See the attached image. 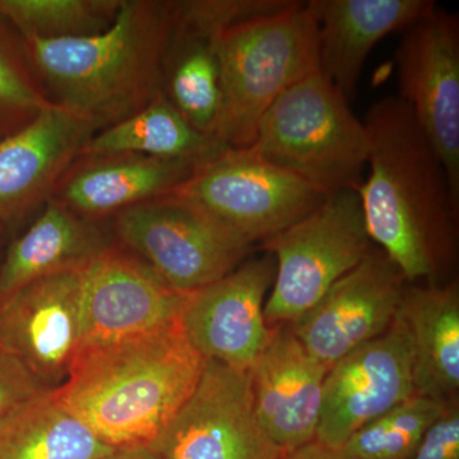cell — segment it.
I'll return each instance as SVG.
<instances>
[{
	"instance_id": "obj_2",
	"label": "cell",
	"mask_w": 459,
	"mask_h": 459,
	"mask_svg": "<svg viewBox=\"0 0 459 459\" xmlns=\"http://www.w3.org/2000/svg\"><path fill=\"white\" fill-rule=\"evenodd\" d=\"M204 365L178 320L83 347L54 394L114 449L150 446L193 394Z\"/></svg>"
},
{
	"instance_id": "obj_19",
	"label": "cell",
	"mask_w": 459,
	"mask_h": 459,
	"mask_svg": "<svg viewBox=\"0 0 459 459\" xmlns=\"http://www.w3.org/2000/svg\"><path fill=\"white\" fill-rule=\"evenodd\" d=\"M320 74L355 99L371 51L391 33L404 31L433 7L430 0H310Z\"/></svg>"
},
{
	"instance_id": "obj_12",
	"label": "cell",
	"mask_w": 459,
	"mask_h": 459,
	"mask_svg": "<svg viewBox=\"0 0 459 459\" xmlns=\"http://www.w3.org/2000/svg\"><path fill=\"white\" fill-rule=\"evenodd\" d=\"M82 271L41 277L0 301V347L47 391L65 385L82 349Z\"/></svg>"
},
{
	"instance_id": "obj_24",
	"label": "cell",
	"mask_w": 459,
	"mask_h": 459,
	"mask_svg": "<svg viewBox=\"0 0 459 459\" xmlns=\"http://www.w3.org/2000/svg\"><path fill=\"white\" fill-rule=\"evenodd\" d=\"M228 148L198 131L160 95L131 117L96 132L80 156L135 155L204 164Z\"/></svg>"
},
{
	"instance_id": "obj_13",
	"label": "cell",
	"mask_w": 459,
	"mask_h": 459,
	"mask_svg": "<svg viewBox=\"0 0 459 459\" xmlns=\"http://www.w3.org/2000/svg\"><path fill=\"white\" fill-rule=\"evenodd\" d=\"M415 394L409 333L398 312L382 336L329 368L316 440L342 448L368 422Z\"/></svg>"
},
{
	"instance_id": "obj_27",
	"label": "cell",
	"mask_w": 459,
	"mask_h": 459,
	"mask_svg": "<svg viewBox=\"0 0 459 459\" xmlns=\"http://www.w3.org/2000/svg\"><path fill=\"white\" fill-rule=\"evenodd\" d=\"M51 105L33 71L26 45L17 48L0 32V111L27 123Z\"/></svg>"
},
{
	"instance_id": "obj_15",
	"label": "cell",
	"mask_w": 459,
	"mask_h": 459,
	"mask_svg": "<svg viewBox=\"0 0 459 459\" xmlns=\"http://www.w3.org/2000/svg\"><path fill=\"white\" fill-rule=\"evenodd\" d=\"M274 277L276 259L264 252L186 296L180 325L205 360L243 370L255 364L273 333L264 304Z\"/></svg>"
},
{
	"instance_id": "obj_18",
	"label": "cell",
	"mask_w": 459,
	"mask_h": 459,
	"mask_svg": "<svg viewBox=\"0 0 459 459\" xmlns=\"http://www.w3.org/2000/svg\"><path fill=\"white\" fill-rule=\"evenodd\" d=\"M327 371L290 325L273 327L270 342L247 370L256 419L283 452L316 440Z\"/></svg>"
},
{
	"instance_id": "obj_7",
	"label": "cell",
	"mask_w": 459,
	"mask_h": 459,
	"mask_svg": "<svg viewBox=\"0 0 459 459\" xmlns=\"http://www.w3.org/2000/svg\"><path fill=\"white\" fill-rule=\"evenodd\" d=\"M169 195L195 204L252 247L312 212L328 195L252 147L225 148Z\"/></svg>"
},
{
	"instance_id": "obj_8",
	"label": "cell",
	"mask_w": 459,
	"mask_h": 459,
	"mask_svg": "<svg viewBox=\"0 0 459 459\" xmlns=\"http://www.w3.org/2000/svg\"><path fill=\"white\" fill-rule=\"evenodd\" d=\"M110 230L117 246L183 295L222 279L253 249L195 204L174 195L115 214Z\"/></svg>"
},
{
	"instance_id": "obj_6",
	"label": "cell",
	"mask_w": 459,
	"mask_h": 459,
	"mask_svg": "<svg viewBox=\"0 0 459 459\" xmlns=\"http://www.w3.org/2000/svg\"><path fill=\"white\" fill-rule=\"evenodd\" d=\"M261 247L276 259V277L264 304L271 328L300 318L374 247L356 190L328 195Z\"/></svg>"
},
{
	"instance_id": "obj_21",
	"label": "cell",
	"mask_w": 459,
	"mask_h": 459,
	"mask_svg": "<svg viewBox=\"0 0 459 459\" xmlns=\"http://www.w3.org/2000/svg\"><path fill=\"white\" fill-rule=\"evenodd\" d=\"M114 244L105 222L83 219L50 198L8 247L0 264V301L32 281L84 267Z\"/></svg>"
},
{
	"instance_id": "obj_11",
	"label": "cell",
	"mask_w": 459,
	"mask_h": 459,
	"mask_svg": "<svg viewBox=\"0 0 459 459\" xmlns=\"http://www.w3.org/2000/svg\"><path fill=\"white\" fill-rule=\"evenodd\" d=\"M398 98L442 159L459 201V18L434 4L395 50Z\"/></svg>"
},
{
	"instance_id": "obj_29",
	"label": "cell",
	"mask_w": 459,
	"mask_h": 459,
	"mask_svg": "<svg viewBox=\"0 0 459 459\" xmlns=\"http://www.w3.org/2000/svg\"><path fill=\"white\" fill-rule=\"evenodd\" d=\"M410 459H459V406L449 404Z\"/></svg>"
},
{
	"instance_id": "obj_31",
	"label": "cell",
	"mask_w": 459,
	"mask_h": 459,
	"mask_svg": "<svg viewBox=\"0 0 459 459\" xmlns=\"http://www.w3.org/2000/svg\"><path fill=\"white\" fill-rule=\"evenodd\" d=\"M107 459H161L150 446H138V448L119 449Z\"/></svg>"
},
{
	"instance_id": "obj_9",
	"label": "cell",
	"mask_w": 459,
	"mask_h": 459,
	"mask_svg": "<svg viewBox=\"0 0 459 459\" xmlns=\"http://www.w3.org/2000/svg\"><path fill=\"white\" fill-rule=\"evenodd\" d=\"M161 459H281L253 406L247 370L205 360L193 394L151 444Z\"/></svg>"
},
{
	"instance_id": "obj_26",
	"label": "cell",
	"mask_w": 459,
	"mask_h": 459,
	"mask_svg": "<svg viewBox=\"0 0 459 459\" xmlns=\"http://www.w3.org/2000/svg\"><path fill=\"white\" fill-rule=\"evenodd\" d=\"M449 404L415 394L368 422L341 449L353 459H410Z\"/></svg>"
},
{
	"instance_id": "obj_30",
	"label": "cell",
	"mask_w": 459,
	"mask_h": 459,
	"mask_svg": "<svg viewBox=\"0 0 459 459\" xmlns=\"http://www.w3.org/2000/svg\"><path fill=\"white\" fill-rule=\"evenodd\" d=\"M281 459H353L341 448H332L325 444L314 442L285 453Z\"/></svg>"
},
{
	"instance_id": "obj_14",
	"label": "cell",
	"mask_w": 459,
	"mask_h": 459,
	"mask_svg": "<svg viewBox=\"0 0 459 459\" xmlns=\"http://www.w3.org/2000/svg\"><path fill=\"white\" fill-rule=\"evenodd\" d=\"M407 285L397 265L373 247L360 264L290 325L304 349L329 369L388 331Z\"/></svg>"
},
{
	"instance_id": "obj_10",
	"label": "cell",
	"mask_w": 459,
	"mask_h": 459,
	"mask_svg": "<svg viewBox=\"0 0 459 459\" xmlns=\"http://www.w3.org/2000/svg\"><path fill=\"white\" fill-rule=\"evenodd\" d=\"M287 0L172 2L162 95L198 131L216 137L221 108L220 39L229 26L283 7Z\"/></svg>"
},
{
	"instance_id": "obj_28",
	"label": "cell",
	"mask_w": 459,
	"mask_h": 459,
	"mask_svg": "<svg viewBox=\"0 0 459 459\" xmlns=\"http://www.w3.org/2000/svg\"><path fill=\"white\" fill-rule=\"evenodd\" d=\"M47 391L39 380L0 347V421L20 404Z\"/></svg>"
},
{
	"instance_id": "obj_17",
	"label": "cell",
	"mask_w": 459,
	"mask_h": 459,
	"mask_svg": "<svg viewBox=\"0 0 459 459\" xmlns=\"http://www.w3.org/2000/svg\"><path fill=\"white\" fill-rule=\"evenodd\" d=\"M98 128L51 105L0 141V221L42 207Z\"/></svg>"
},
{
	"instance_id": "obj_5",
	"label": "cell",
	"mask_w": 459,
	"mask_h": 459,
	"mask_svg": "<svg viewBox=\"0 0 459 459\" xmlns=\"http://www.w3.org/2000/svg\"><path fill=\"white\" fill-rule=\"evenodd\" d=\"M249 147L270 164L332 195L360 188L369 135L349 100L318 71L272 104Z\"/></svg>"
},
{
	"instance_id": "obj_3",
	"label": "cell",
	"mask_w": 459,
	"mask_h": 459,
	"mask_svg": "<svg viewBox=\"0 0 459 459\" xmlns=\"http://www.w3.org/2000/svg\"><path fill=\"white\" fill-rule=\"evenodd\" d=\"M171 23L172 2L122 0L114 22L98 35L22 40L48 99L99 132L161 95Z\"/></svg>"
},
{
	"instance_id": "obj_22",
	"label": "cell",
	"mask_w": 459,
	"mask_h": 459,
	"mask_svg": "<svg viewBox=\"0 0 459 459\" xmlns=\"http://www.w3.org/2000/svg\"><path fill=\"white\" fill-rule=\"evenodd\" d=\"M412 352L416 394L453 403L459 394V292L457 283H409L400 307Z\"/></svg>"
},
{
	"instance_id": "obj_25",
	"label": "cell",
	"mask_w": 459,
	"mask_h": 459,
	"mask_svg": "<svg viewBox=\"0 0 459 459\" xmlns=\"http://www.w3.org/2000/svg\"><path fill=\"white\" fill-rule=\"evenodd\" d=\"M122 0H0V17L22 39L87 38L114 22Z\"/></svg>"
},
{
	"instance_id": "obj_32",
	"label": "cell",
	"mask_w": 459,
	"mask_h": 459,
	"mask_svg": "<svg viewBox=\"0 0 459 459\" xmlns=\"http://www.w3.org/2000/svg\"><path fill=\"white\" fill-rule=\"evenodd\" d=\"M0 240H2V226H0Z\"/></svg>"
},
{
	"instance_id": "obj_16",
	"label": "cell",
	"mask_w": 459,
	"mask_h": 459,
	"mask_svg": "<svg viewBox=\"0 0 459 459\" xmlns=\"http://www.w3.org/2000/svg\"><path fill=\"white\" fill-rule=\"evenodd\" d=\"M82 287V349L172 325L188 296L166 285L117 243L84 265Z\"/></svg>"
},
{
	"instance_id": "obj_20",
	"label": "cell",
	"mask_w": 459,
	"mask_h": 459,
	"mask_svg": "<svg viewBox=\"0 0 459 459\" xmlns=\"http://www.w3.org/2000/svg\"><path fill=\"white\" fill-rule=\"evenodd\" d=\"M199 165L135 153L80 156L51 198L83 219L107 222L126 208L169 195Z\"/></svg>"
},
{
	"instance_id": "obj_1",
	"label": "cell",
	"mask_w": 459,
	"mask_h": 459,
	"mask_svg": "<svg viewBox=\"0 0 459 459\" xmlns=\"http://www.w3.org/2000/svg\"><path fill=\"white\" fill-rule=\"evenodd\" d=\"M367 174L358 189L373 244L413 285L433 280L455 256L459 201L415 115L398 96L371 105Z\"/></svg>"
},
{
	"instance_id": "obj_23",
	"label": "cell",
	"mask_w": 459,
	"mask_h": 459,
	"mask_svg": "<svg viewBox=\"0 0 459 459\" xmlns=\"http://www.w3.org/2000/svg\"><path fill=\"white\" fill-rule=\"evenodd\" d=\"M44 392L0 421V459H107L117 452Z\"/></svg>"
},
{
	"instance_id": "obj_4",
	"label": "cell",
	"mask_w": 459,
	"mask_h": 459,
	"mask_svg": "<svg viewBox=\"0 0 459 459\" xmlns=\"http://www.w3.org/2000/svg\"><path fill=\"white\" fill-rule=\"evenodd\" d=\"M221 108L216 138L252 146L263 115L299 81L319 71L316 21L301 2L229 26L220 39Z\"/></svg>"
}]
</instances>
